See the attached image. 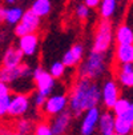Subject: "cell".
<instances>
[{"label":"cell","instance_id":"7402d4cb","mask_svg":"<svg viewBox=\"0 0 133 135\" xmlns=\"http://www.w3.org/2000/svg\"><path fill=\"white\" fill-rule=\"evenodd\" d=\"M16 130H17V132H20L23 135H32L33 130H35V123L31 119L22 118L16 123Z\"/></svg>","mask_w":133,"mask_h":135},{"label":"cell","instance_id":"4fadbf2b","mask_svg":"<svg viewBox=\"0 0 133 135\" xmlns=\"http://www.w3.org/2000/svg\"><path fill=\"white\" fill-rule=\"evenodd\" d=\"M116 74H117L119 82L124 87H128V88L133 87V62L119 64Z\"/></svg>","mask_w":133,"mask_h":135},{"label":"cell","instance_id":"3957f363","mask_svg":"<svg viewBox=\"0 0 133 135\" xmlns=\"http://www.w3.org/2000/svg\"><path fill=\"white\" fill-rule=\"evenodd\" d=\"M113 43V27L109 19H101L94 33L92 51L108 52Z\"/></svg>","mask_w":133,"mask_h":135},{"label":"cell","instance_id":"ffe728a7","mask_svg":"<svg viewBox=\"0 0 133 135\" xmlns=\"http://www.w3.org/2000/svg\"><path fill=\"white\" fill-rule=\"evenodd\" d=\"M23 16V9L19 7H11V8H6V23L15 26L20 22V19Z\"/></svg>","mask_w":133,"mask_h":135},{"label":"cell","instance_id":"6da1fadb","mask_svg":"<svg viewBox=\"0 0 133 135\" xmlns=\"http://www.w3.org/2000/svg\"><path fill=\"white\" fill-rule=\"evenodd\" d=\"M100 102L101 94L99 83L88 78H79L68 96V107L72 117H81L84 111L99 106Z\"/></svg>","mask_w":133,"mask_h":135},{"label":"cell","instance_id":"d590c367","mask_svg":"<svg viewBox=\"0 0 133 135\" xmlns=\"http://www.w3.org/2000/svg\"><path fill=\"white\" fill-rule=\"evenodd\" d=\"M113 135H120V134H116V132H115V134H113Z\"/></svg>","mask_w":133,"mask_h":135},{"label":"cell","instance_id":"83f0119b","mask_svg":"<svg viewBox=\"0 0 133 135\" xmlns=\"http://www.w3.org/2000/svg\"><path fill=\"white\" fill-rule=\"evenodd\" d=\"M27 33H29V30H28L23 23L19 22L17 24H15V35H16L17 37H20V36H23V35H27Z\"/></svg>","mask_w":133,"mask_h":135},{"label":"cell","instance_id":"277c9868","mask_svg":"<svg viewBox=\"0 0 133 135\" xmlns=\"http://www.w3.org/2000/svg\"><path fill=\"white\" fill-rule=\"evenodd\" d=\"M32 80L36 86V91L44 96L51 95L56 86V79L52 78L51 74L45 71L41 66L32 70Z\"/></svg>","mask_w":133,"mask_h":135},{"label":"cell","instance_id":"f546056e","mask_svg":"<svg viewBox=\"0 0 133 135\" xmlns=\"http://www.w3.org/2000/svg\"><path fill=\"white\" fill-rule=\"evenodd\" d=\"M9 86H8V83H4V82H2L0 80V96H4V95H8L9 94Z\"/></svg>","mask_w":133,"mask_h":135},{"label":"cell","instance_id":"d4e9b609","mask_svg":"<svg viewBox=\"0 0 133 135\" xmlns=\"http://www.w3.org/2000/svg\"><path fill=\"white\" fill-rule=\"evenodd\" d=\"M33 135H53L51 131V127L47 122H40L35 126Z\"/></svg>","mask_w":133,"mask_h":135},{"label":"cell","instance_id":"9c48e42d","mask_svg":"<svg viewBox=\"0 0 133 135\" xmlns=\"http://www.w3.org/2000/svg\"><path fill=\"white\" fill-rule=\"evenodd\" d=\"M71 122H72V114L69 110H64L59 114L53 115L51 117V120H49V127H51V131L53 135H64L69 126H71Z\"/></svg>","mask_w":133,"mask_h":135},{"label":"cell","instance_id":"d6a6232c","mask_svg":"<svg viewBox=\"0 0 133 135\" xmlns=\"http://www.w3.org/2000/svg\"><path fill=\"white\" fill-rule=\"evenodd\" d=\"M0 135H12V131L7 127H0Z\"/></svg>","mask_w":133,"mask_h":135},{"label":"cell","instance_id":"52a82bcc","mask_svg":"<svg viewBox=\"0 0 133 135\" xmlns=\"http://www.w3.org/2000/svg\"><path fill=\"white\" fill-rule=\"evenodd\" d=\"M100 94H101V103L104 104L105 108L112 110L113 104L120 98V87L115 80H105L103 87H100Z\"/></svg>","mask_w":133,"mask_h":135},{"label":"cell","instance_id":"2e32d148","mask_svg":"<svg viewBox=\"0 0 133 135\" xmlns=\"http://www.w3.org/2000/svg\"><path fill=\"white\" fill-rule=\"evenodd\" d=\"M40 19L41 17H39L36 13H33L31 9H28V11L23 12V16L20 19V23H23L29 30V32H36L37 30L40 28Z\"/></svg>","mask_w":133,"mask_h":135},{"label":"cell","instance_id":"484cf974","mask_svg":"<svg viewBox=\"0 0 133 135\" xmlns=\"http://www.w3.org/2000/svg\"><path fill=\"white\" fill-rule=\"evenodd\" d=\"M9 102H11V94L0 96V118H4L6 115H8Z\"/></svg>","mask_w":133,"mask_h":135},{"label":"cell","instance_id":"8992f818","mask_svg":"<svg viewBox=\"0 0 133 135\" xmlns=\"http://www.w3.org/2000/svg\"><path fill=\"white\" fill-rule=\"evenodd\" d=\"M68 107V96L65 94H56V95H48L47 99L43 104V111L47 117H53V115L59 114Z\"/></svg>","mask_w":133,"mask_h":135},{"label":"cell","instance_id":"e575fe53","mask_svg":"<svg viewBox=\"0 0 133 135\" xmlns=\"http://www.w3.org/2000/svg\"><path fill=\"white\" fill-rule=\"evenodd\" d=\"M12 135H23V134H20V132H12Z\"/></svg>","mask_w":133,"mask_h":135},{"label":"cell","instance_id":"ba28073f","mask_svg":"<svg viewBox=\"0 0 133 135\" xmlns=\"http://www.w3.org/2000/svg\"><path fill=\"white\" fill-rule=\"evenodd\" d=\"M100 108L99 106H94L84 111V117L80 124V135H93L94 130L97 128L99 118H100Z\"/></svg>","mask_w":133,"mask_h":135},{"label":"cell","instance_id":"44dd1931","mask_svg":"<svg viewBox=\"0 0 133 135\" xmlns=\"http://www.w3.org/2000/svg\"><path fill=\"white\" fill-rule=\"evenodd\" d=\"M133 131V123L126 122L121 118L115 117V132L120 135H132Z\"/></svg>","mask_w":133,"mask_h":135},{"label":"cell","instance_id":"836d02e7","mask_svg":"<svg viewBox=\"0 0 133 135\" xmlns=\"http://www.w3.org/2000/svg\"><path fill=\"white\" fill-rule=\"evenodd\" d=\"M6 3H8V4H15L16 0H6Z\"/></svg>","mask_w":133,"mask_h":135},{"label":"cell","instance_id":"9a60e30c","mask_svg":"<svg viewBox=\"0 0 133 135\" xmlns=\"http://www.w3.org/2000/svg\"><path fill=\"white\" fill-rule=\"evenodd\" d=\"M116 62L119 64L133 62V44H117Z\"/></svg>","mask_w":133,"mask_h":135},{"label":"cell","instance_id":"603a6c76","mask_svg":"<svg viewBox=\"0 0 133 135\" xmlns=\"http://www.w3.org/2000/svg\"><path fill=\"white\" fill-rule=\"evenodd\" d=\"M130 106H133L132 104V102L129 100V99H126V98H120L116 100V103L113 104V107H112V110H113V115L115 117H117V115H120L121 112H124L125 110H128Z\"/></svg>","mask_w":133,"mask_h":135},{"label":"cell","instance_id":"cb8c5ba5","mask_svg":"<svg viewBox=\"0 0 133 135\" xmlns=\"http://www.w3.org/2000/svg\"><path fill=\"white\" fill-rule=\"evenodd\" d=\"M65 70H67V67L63 64V62H55V63L51 64L48 72L51 74L52 78H55V79H60V78H63V76H64Z\"/></svg>","mask_w":133,"mask_h":135},{"label":"cell","instance_id":"d6986e66","mask_svg":"<svg viewBox=\"0 0 133 135\" xmlns=\"http://www.w3.org/2000/svg\"><path fill=\"white\" fill-rule=\"evenodd\" d=\"M100 15L101 19H110L116 12L117 0H100Z\"/></svg>","mask_w":133,"mask_h":135},{"label":"cell","instance_id":"5b68a950","mask_svg":"<svg viewBox=\"0 0 133 135\" xmlns=\"http://www.w3.org/2000/svg\"><path fill=\"white\" fill-rule=\"evenodd\" d=\"M31 107V99L25 92H17L11 96L8 107V115L12 118H22L28 112Z\"/></svg>","mask_w":133,"mask_h":135},{"label":"cell","instance_id":"5bb4252c","mask_svg":"<svg viewBox=\"0 0 133 135\" xmlns=\"http://www.w3.org/2000/svg\"><path fill=\"white\" fill-rule=\"evenodd\" d=\"M97 128L101 135H113L115 134V115L113 112H104L100 114Z\"/></svg>","mask_w":133,"mask_h":135},{"label":"cell","instance_id":"ac0fdd59","mask_svg":"<svg viewBox=\"0 0 133 135\" xmlns=\"http://www.w3.org/2000/svg\"><path fill=\"white\" fill-rule=\"evenodd\" d=\"M31 11L39 17L48 16L52 11V2L51 0H35L31 7Z\"/></svg>","mask_w":133,"mask_h":135},{"label":"cell","instance_id":"1f68e13d","mask_svg":"<svg viewBox=\"0 0 133 135\" xmlns=\"http://www.w3.org/2000/svg\"><path fill=\"white\" fill-rule=\"evenodd\" d=\"M4 20H6V8L0 7V24L4 23Z\"/></svg>","mask_w":133,"mask_h":135},{"label":"cell","instance_id":"4316f807","mask_svg":"<svg viewBox=\"0 0 133 135\" xmlns=\"http://www.w3.org/2000/svg\"><path fill=\"white\" fill-rule=\"evenodd\" d=\"M89 9L91 8H88L84 3H80L76 7V16H77L80 20H87L89 17Z\"/></svg>","mask_w":133,"mask_h":135},{"label":"cell","instance_id":"30bf717a","mask_svg":"<svg viewBox=\"0 0 133 135\" xmlns=\"http://www.w3.org/2000/svg\"><path fill=\"white\" fill-rule=\"evenodd\" d=\"M19 48L24 56H33L39 48V36L36 32H29L19 37Z\"/></svg>","mask_w":133,"mask_h":135},{"label":"cell","instance_id":"7c38bea8","mask_svg":"<svg viewBox=\"0 0 133 135\" xmlns=\"http://www.w3.org/2000/svg\"><path fill=\"white\" fill-rule=\"evenodd\" d=\"M23 52L20 51V48H16V47H9L7 48V51L4 52L3 55V59H2V63H3V67H8V68H13V67H17L23 63Z\"/></svg>","mask_w":133,"mask_h":135},{"label":"cell","instance_id":"4dcf8cb0","mask_svg":"<svg viewBox=\"0 0 133 135\" xmlns=\"http://www.w3.org/2000/svg\"><path fill=\"white\" fill-rule=\"evenodd\" d=\"M84 4L88 8H96L100 4V0H84Z\"/></svg>","mask_w":133,"mask_h":135},{"label":"cell","instance_id":"f1b7e54d","mask_svg":"<svg viewBox=\"0 0 133 135\" xmlns=\"http://www.w3.org/2000/svg\"><path fill=\"white\" fill-rule=\"evenodd\" d=\"M45 99H47V96H44V95H41L39 92H36L35 96H33V104H35V107L41 108L43 104H44V102H45Z\"/></svg>","mask_w":133,"mask_h":135},{"label":"cell","instance_id":"e0dca14e","mask_svg":"<svg viewBox=\"0 0 133 135\" xmlns=\"http://www.w3.org/2000/svg\"><path fill=\"white\" fill-rule=\"evenodd\" d=\"M117 44H133V31L128 24H121L116 31Z\"/></svg>","mask_w":133,"mask_h":135},{"label":"cell","instance_id":"7a4b0ae2","mask_svg":"<svg viewBox=\"0 0 133 135\" xmlns=\"http://www.w3.org/2000/svg\"><path fill=\"white\" fill-rule=\"evenodd\" d=\"M79 64V78L97 80L107 71V52L91 51L85 60H81Z\"/></svg>","mask_w":133,"mask_h":135},{"label":"cell","instance_id":"8fae6325","mask_svg":"<svg viewBox=\"0 0 133 135\" xmlns=\"http://www.w3.org/2000/svg\"><path fill=\"white\" fill-rule=\"evenodd\" d=\"M84 55V46L80 43L73 44L63 56V64L65 67H76L81 60Z\"/></svg>","mask_w":133,"mask_h":135}]
</instances>
